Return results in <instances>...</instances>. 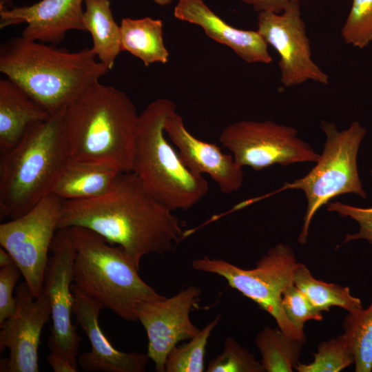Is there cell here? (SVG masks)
<instances>
[{"label": "cell", "instance_id": "cell-32", "mask_svg": "<svg viewBox=\"0 0 372 372\" xmlns=\"http://www.w3.org/2000/svg\"><path fill=\"white\" fill-rule=\"evenodd\" d=\"M21 274L15 263L1 267L0 324L8 318L16 309V298L12 293Z\"/></svg>", "mask_w": 372, "mask_h": 372}, {"label": "cell", "instance_id": "cell-35", "mask_svg": "<svg viewBox=\"0 0 372 372\" xmlns=\"http://www.w3.org/2000/svg\"><path fill=\"white\" fill-rule=\"evenodd\" d=\"M14 263L11 255L2 247L0 248V266L1 267Z\"/></svg>", "mask_w": 372, "mask_h": 372}, {"label": "cell", "instance_id": "cell-19", "mask_svg": "<svg viewBox=\"0 0 372 372\" xmlns=\"http://www.w3.org/2000/svg\"><path fill=\"white\" fill-rule=\"evenodd\" d=\"M51 115L12 81L1 79V154L15 146L32 125Z\"/></svg>", "mask_w": 372, "mask_h": 372}, {"label": "cell", "instance_id": "cell-25", "mask_svg": "<svg viewBox=\"0 0 372 372\" xmlns=\"http://www.w3.org/2000/svg\"><path fill=\"white\" fill-rule=\"evenodd\" d=\"M346 336L355 356L356 372L372 371V301L366 309L349 313L343 323Z\"/></svg>", "mask_w": 372, "mask_h": 372}, {"label": "cell", "instance_id": "cell-26", "mask_svg": "<svg viewBox=\"0 0 372 372\" xmlns=\"http://www.w3.org/2000/svg\"><path fill=\"white\" fill-rule=\"evenodd\" d=\"M220 318L221 316L217 315L188 342L174 347L167 356L165 372L204 371L207 341Z\"/></svg>", "mask_w": 372, "mask_h": 372}, {"label": "cell", "instance_id": "cell-18", "mask_svg": "<svg viewBox=\"0 0 372 372\" xmlns=\"http://www.w3.org/2000/svg\"><path fill=\"white\" fill-rule=\"evenodd\" d=\"M174 17L201 27L207 37L231 48L248 63L272 61L268 44L257 30L234 28L214 12L203 0H178Z\"/></svg>", "mask_w": 372, "mask_h": 372}, {"label": "cell", "instance_id": "cell-14", "mask_svg": "<svg viewBox=\"0 0 372 372\" xmlns=\"http://www.w3.org/2000/svg\"><path fill=\"white\" fill-rule=\"evenodd\" d=\"M16 309L0 324L1 372H38V349L42 329L51 316L50 303L43 291L37 298L25 282L17 288Z\"/></svg>", "mask_w": 372, "mask_h": 372}, {"label": "cell", "instance_id": "cell-17", "mask_svg": "<svg viewBox=\"0 0 372 372\" xmlns=\"http://www.w3.org/2000/svg\"><path fill=\"white\" fill-rule=\"evenodd\" d=\"M84 0H41L31 6H0V28L26 23L21 36L45 43L59 44L72 30L85 32Z\"/></svg>", "mask_w": 372, "mask_h": 372}, {"label": "cell", "instance_id": "cell-11", "mask_svg": "<svg viewBox=\"0 0 372 372\" xmlns=\"http://www.w3.org/2000/svg\"><path fill=\"white\" fill-rule=\"evenodd\" d=\"M50 251L52 254L48 259L43 288L50 303L52 320L48 344L50 353L62 356L77 369L81 338L71 322L75 249L69 228L57 229Z\"/></svg>", "mask_w": 372, "mask_h": 372}, {"label": "cell", "instance_id": "cell-8", "mask_svg": "<svg viewBox=\"0 0 372 372\" xmlns=\"http://www.w3.org/2000/svg\"><path fill=\"white\" fill-rule=\"evenodd\" d=\"M298 262L293 250L280 243L271 248L254 269H245L220 258L204 256L192 261V267L200 271L224 278L229 285L255 302L269 313L278 327L286 334L305 341L288 320L282 305L284 290L293 284V273Z\"/></svg>", "mask_w": 372, "mask_h": 372}, {"label": "cell", "instance_id": "cell-24", "mask_svg": "<svg viewBox=\"0 0 372 372\" xmlns=\"http://www.w3.org/2000/svg\"><path fill=\"white\" fill-rule=\"evenodd\" d=\"M304 342L291 338L280 328L266 327L256 338L262 359L260 363L267 372H291L298 363Z\"/></svg>", "mask_w": 372, "mask_h": 372}, {"label": "cell", "instance_id": "cell-34", "mask_svg": "<svg viewBox=\"0 0 372 372\" xmlns=\"http://www.w3.org/2000/svg\"><path fill=\"white\" fill-rule=\"evenodd\" d=\"M46 360L54 372H76L75 369L66 359L62 356L50 353Z\"/></svg>", "mask_w": 372, "mask_h": 372}, {"label": "cell", "instance_id": "cell-1", "mask_svg": "<svg viewBox=\"0 0 372 372\" xmlns=\"http://www.w3.org/2000/svg\"><path fill=\"white\" fill-rule=\"evenodd\" d=\"M82 227L122 247L139 268L149 254L174 250L185 238L178 218L143 187L132 171L119 173L106 194L63 200L59 228Z\"/></svg>", "mask_w": 372, "mask_h": 372}, {"label": "cell", "instance_id": "cell-30", "mask_svg": "<svg viewBox=\"0 0 372 372\" xmlns=\"http://www.w3.org/2000/svg\"><path fill=\"white\" fill-rule=\"evenodd\" d=\"M282 305L288 320L301 333L306 321L322 320V311L294 284L282 292Z\"/></svg>", "mask_w": 372, "mask_h": 372}, {"label": "cell", "instance_id": "cell-13", "mask_svg": "<svg viewBox=\"0 0 372 372\" xmlns=\"http://www.w3.org/2000/svg\"><path fill=\"white\" fill-rule=\"evenodd\" d=\"M200 289L189 286L162 300L140 304L138 320L148 338L147 355L158 372H165L167 356L179 342L189 340L200 331L191 321L190 312L198 308Z\"/></svg>", "mask_w": 372, "mask_h": 372}, {"label": "cell", "instance_id": "cell-12", "mask_svg": "<svg viewBox=\"0 0 372 372\" xmlns=\"http://www.w3.org/2000/svg\"><path fill=\"white\" fill-rule=\"evenodd\" d=\"M257 27L256 30L279 55L280 81L284 87L307 81L329 83V76L312 59L300 1H291L281 13L258 12Z\"/></svg>", "mask_w": 372, "mask_h": 372}, {"label": "cell", "instance_id": "cell-5", "mask_svg": "<svg viewBox=\"0 0 372 372\" xmlns=\"http://www.w3.org/2000/svg\"><path fill=\"white\" fill-rule=\"evenodd\" d=\"M176 104L158 99L139 114L132 172L145 190L172 211L188 210L208 193L203 176L192 172L166 138L167 118Z\"/></svg>", "mask_w": 372, "mask_h": 372}, {"label": "cell", "instance_id": "cell-23", "mask_svg": "<svg viewBox=\"0 0 372 372\" xmlns=\"http://www.w3.org/2000/svg\"><path fill=\"white\" fill-rule=\"evenodd\" d=\"M293 284L321 311H329L333 306L342 307L349 313L363 308L360 300L351 294L349 287L316 279L304 264L298 262L293 273Z\"/></svg>", "mask_w": 372, "mask_h": 372}, {"label": "cell", "instance_id": "cell-27", "mask_svg": "<svg viewBox=\"0 0 372 372\" xmlns=\"http://www.w3.org/2000/svg\"><path fill=\"white\" fill-rule=\"evenodd\" d=\"M309 364L298 363L299 372H338L355 362L352 349L344 333L321 342Z\"/></svg>", "mask_w": 372, "mask_h": 372}, {"label": "cell", "instance_id": "cell-16", "mask_svg": "<svg viewBox=\"0 0 372 372\" xmlns=\"http://www.w3.org/2000/svg\"><path fill=\"white\" fill-rule=\"evenodd\" d=\"M73 294L72 313L87 335L91 350L77 359L85 371L143 372L149 360L147 353L123 352L115 349L107 339L99 324L103 304L84 293L75 284L71 285Z\"/></svg>", "mask_w": 372, "mask_h": 372}, {"label": "cell", "instance_id": "cell-3", "mask_svg": "<svg viewBox=\"0 0 372 372\" xmlns=\"http://www.w3.org/2000/svg\"><path fill=\"white\" fill-rule=\"evenodd\" d=\"M138 119L125 92L96 83L65 108L70 159L132 171Z\"/></svg>", "mask_w": 372, "mask_h": 372}, {"label": "cell", "instance_id": "cell-15", "mask_svg": "<svg viewBox=\"0 0 372 372\" xmlns=\"http://www.w3.org/2000/svg\"><path fill=\"white\" fill-rule=\"evenodd\" d=\"M164 130L177 147L183 163L192 172L198 176L208 175L225 194L237 192L241 187L242 167L235 161L233 155L223 152L216 144L192 135L176 111L167 118Z\"/></svg>", "mask_w": 372, "mask_h": 372}, {"label": "cell", "instance_id": "cell-9", "mask_svg": "<svg viewBox=\"0 0 372 372\" xmlns=\"http://www.w3.org/2000/svg\"><path fill=\"white\" fill-rule=\"evenodd\" d=\"M63 200L51 193L23 215L0 225V244L12 257L32 294L43 292L48 251Z\"/></svg>", "mask_w": 372, "mask_h": 372}, {"label": "cell", "instance_id": "cell-22", "mask_svg": "<svg viewBox=\"0 0 372 372\" xmlns=\"http://www.w3.org/2000/svg\"><path fill=\"white\" fill-rule=\"evenodd\" d=\"M121 49L141 60L145 66L154 63H166L169 52L163 40L161 19L149 17L123 18L121 21Z\"/></svg>", "mask_w": 372, "mask_h": 372}, {"label": "cell", "instance_id": "cell-4", "mask_svg": "<svg viewBox=\"0 0 372 372\" xmlns=\"http://www.w3.org/2000/svg\"><path fill=\"white\" fill-rule=\"evenodd\" d=\"M66 107L32 125L15 146L1 154V218H17L52 193L70 161Z\"/></svg>", "mask_w": 372, "mask_h": 372}, {"label": "cell", "instance_id": "cell-10", "mask_svg": "<svg viewBox=\"0 0 372 372\" xmlns=\"http://www.w3.org/2000/svg\"><path fill=\"white\" fill-rule=\"evenodd\" d=\"M220 141L242 167L262 170L274 165L316 163L320 154L290 126L271 121H240L222 131Z\"/></svg>", "mask_w": 372, "mask_h": 372}, {"label": "cell", "instance_id": "cell-20", "mask_svg": "<svg viewBox=\"0 0 372 372\" xmlns=\"http://www.w3.org/2000/svg\"><path fill=\"white\" fill-rule=\"evenodd\" d=\"M120 172L107 165L70 159L52 193L63 200L97 198L112 189Z\"/></svg>", "mask_w": 372, "mask_h": 372}, {"label": "cell", "instance_id": "cell-7", "mask_svg": "<svg viewBox=\"0 0 372 372\" xmlns=\"http://www.w3.org/2000/svg\"><path fill=\"white\" fill-rule=\"evenodd\" d=\"M320 127L326 135L324 149L316 165L304 176L286 182L267 196L287 189H300L305 194L307 207L298 242L304 244L311 221L317 211L331 200L344 194H355L366 198L359 176L357 158L360 145L366 133L358 122H352L340 131L331 122L322 121Z\"/></svg>", "mask_w": 372, "mask_h": 372}, {"label": "cell", "instance_id": "cell-33", "mask_svg": "<svg viewBox=\"0 0 372 372\" xmlns=\"http://www.w3.org/2000/svg\"><path fill=\"white\" fill-rule=\"evenodd\" d=\"M258 12L265 11L281 13L293 1L300 0H240Z\"/></svg>", "mask_w": 372, "mask_h": 372}, {"label": "cell", "instance_id": "cell-28", "mask_svg": "<svg viewBox=\"0 0 372 372\" xmlns=\"http://www.w3.org/2000/svg\"><path fill=\"white\" fill-rule=\"evenodd\" d=\"M344 41L364 49L372 41V0H352L350 11L341 29Z\"/></svg>", "mask_w": 372, "mask_h": 372}, {"label": "cell", "instance_id": "cell-31", "mask_svg": "<svg viewBox=\"0 0 372 372\" xmlns=\"http://www.w3.org/2000/svg\"><path fill=\"white\" fill-rule=\"evenodd\" d=\"M371 174L372 176V169ZM327 210L337 212L342 216H348L359 224L358 232L347 234L344 240V243L351 240L364 239L372 244V207H357L335 201L327 204Z\"/></svg>", "mask_w": 372, "mask_h": 372}, {"label": "cell", "instance_id": "cell-6", "mask_svg": "<svg viewBox=\"0 0 372 372\" xmlns=\"http://www.w3.org/2000/svg\"><path fill=\"white\" fill-rule=\"evenodd\" d=\"M75 249L74 284L105 308L128 321H138L140 304L165 298L138 275L132 258L87 228L69 227Z\"/></svg>", "mask_w": 372, "mask_h": 372}, {"label": "cell", "instance_id": "cell-29", "mask_svg": "<svg viewBox=\"0 0 372 372\" xmlns=\"http://www.w3.org/2000/svg\"><path fill=\"white\" fill-rule=\"evenodd\" d=\"M207 372H262L260 362L234 338L228 337L223 351L208 364Z\"/></svg>", "mask_w": 372, "mask_h": 372}, {"label": "cell", "instance_id": "cell-2", "mask_svg": "<svg viewBox=\"0 0 372 372\" xmlns=\"http://www.w3.org/2000/svg\"><path fill=\"white\" fill-rule=\"evenodd\" d=\"M110 70L92 48L78 52L14 37L0 47V71L52 114L82 95Z\"/></svg>", "mask_w": 372, "mask_h": 372}, {"label": "cell", "instance_id": "cell-36", "mask_svg": "<svg viewBox=\"0 0 372 372\" xmlns=\"http://www.w3.org/2000/svg\"><path fill=\"white\" fill-rule=\"evenodd\" d=\"M152 1H154L156 4L161 6H167L172 2V0H152Z\"/></svg>", "mask_w": 372, "mask_h": 372}, {"label": "cell", "instance_id": "cell-21", "mask_svg": "<svg viewBox=\"0 0 372 372\" xmlns=\"http://www.w3.org/2000/svg\"><path fill=\"white\" fill-rule=\"evenodd\" d=\"M83 24L92 36L94 52L99 61L109 70L122 52L121 26L115 21L110 0H84Z\"/></svg>", "mask_w": 372, "mask_h": 372}]
</instances>
